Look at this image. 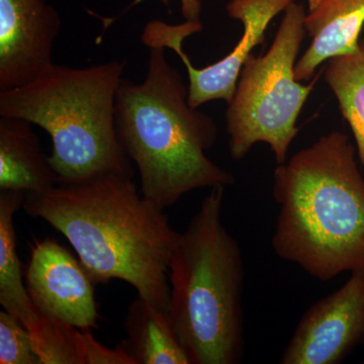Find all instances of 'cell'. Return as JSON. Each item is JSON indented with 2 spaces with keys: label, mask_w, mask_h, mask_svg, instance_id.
Here are the masks:
<instances>
[{
  "label": "cell",
  "mask_w": 364,
  "mask_h": 364,
  "mask_svg": "<svg viewBox=\"0 0 364 364\" xmlns=\"http://www.w3.org/2000/svg\"><path fill=\"white\" fill-rule=\"evenodd\" d=\"M23 208L63 234L93 284L128 282L140 298L168 309L169 262L178 232L133 176L107 173L28 193Z\"/></svg>",
  "instance_id": "cell-1"
},
{
  "label": "cell",
  "mask_w": 364,
  "mask_h": 364,
  "mask_svg": "<svg viewBox=\"0 0 364 364\" xmlns=\"http://www.w3.org/2000/svg\"><path fill=\"white\" fill-rule=\"evenodd\" d=\"M343 132L321 136L273 173L280 259L321 282L364 268V174Z\"/></svg>",
  "instance_id": "cell-2"
},
{
  "label": "cell",
  "mask_w": 364,
  "mask_h": 364,
  "mask_svg": "<svg viewBox=\"0 0 364 364\" xmlns=\"http://www.w3.org/2000/svg\"><path fill=\"white\" fill-rule=\"evenodd\" d=\"M116 128L138 168L141 193L163 210L196 189L235 183L231 172L208 157L217 142V124L188 104V85L169 63L164 48H149L143 82L122 81Z\"/></svg>",
  "instance_id": "cell-3"
},
{
  "label": "cell",
  "mask_w": 364,
  "mask_h": 364,
  "mask_svg": "<svg viewBox=\"0 0 364 364\" xmlns=\"http://www.w3.org/2000/svg\"><path fill=\"white\" fill-rule=\"evenodd\" d=\"M224 186L210 188L169 262L170 320L191 364H236L244 354V259L222 222Z\"/></svg>",
  "instance_id": "cell-4"
},
{
  "label": "cell",
  "mask_w": 364,
  "mask_h": 364,
  "mask_svg": "<svg viewBox=\"0 0 364 364\" xmlns=\"http://www.w3.org/2000/svg\"><path fill=\"white\" fill-rule=\"evenodd\" d=\"M124 68L119 60L82 68L53 63L26 85L0 91V117L26 119L49 134L57 183L133 176L116 128Z\"/></svg>",
  "instance_id": "cell-5"
},
{
  "label": "cell",
  "mask_w": 364,
  "mask_h": 364,
  "mask_svg": "<svg viewBox=\"0 0 364 364\" xmlns=\"http://www.w3.org/2000/svg\"><path fill=\"white\" fill-rule=\"evenodd\" d=\"M306 16L304 6L293 2L269 50L259 57L251 54L244 64L226 112L232 159H243L255 144L267 143L277 165L287 162L299 133L296 121L318 78L301 85L294 73Z\"/></svg>",
  "instance_id": "cell-6"
},
{
  "label": "cell",
  "mask_w": 364,
  "mask_h": 364,
  "mask_svg": "<svg viewBox=\"0 0 364 364\" xmlns=\"http://www.w3.org/2000/svg\"><path fill=\"white\" fill-rule=\"evenodd\" d=\"M294 0H230L227 13L241 21L243 35L233 50L212 65L196 68L183 50L186 38L202 32L200 21H186L170 25L159 20L150 21L144 28L141 40L146 47H161L178 55L186 65L188 77V104L193 109L213 100L231 102L237 81L254 48L262 44L270 21L286 11Z\"/></svg>",
  "instance_id": "cell-7"
},
{
  "label": "cell",
  "mask_w": 364,
  "mask_h": 364,
  "mask_svg": "<svg viewBox=\"0 0 364 364\" xmlns=\"http://www.w3.org/2000/svg\"><path fill=\"white\" fill-rule=\"evenodd\" d=\"M301 318L282 364H340L364 344V268Z\"/></svg>",
  "instance_id": "cell-8"
},
{
  "label": "cell",
  "mask_w": 364,
  "mask_h": 364,
  "mask_svg": "<svg viewBox=\"0 0 364 364\" xmlns=\"http://www.w3.org/2000/svg\"><path fill=\"white\" fill-rule=\"evenodd\" d=\"M25 284L40 313L78 329L97 328L95 284L80 261L51 239L36 240L31 247Z\"/></svg>",
  "instance_id": "cell-9"
},
{
  "label": "cell",
  "mask_w": 364,
  "mask_h": 364,
  "mask_svg": "<svg viewBox=\"0 0 364 364\" xmlns=\"http://www.w3.org/2000/svg\"><path fill=\"white\" fill-rule=\"evenodd\" d=\"M60 31L58 11L45 0H0V91L26 85L54 63Z\"/></svg>",
  "instance_id": "cell-10"
},
{
  "label": "cell",
  "mask_w": 364,
  "mask_h": 364,
  "mask_svg": "<svg viewBox=\"0 0 364 364\" xmlns=\"http://www.w3.org/2000/svg\"><path fill=\"white\" fill-rule=\"evenodd\" d=\"M306 35L312 39L294 67L299 81L310 80L324 62L358 50L364 26V0H322L306 13Z\"/></svg>",
  "instance_id": "cell-11"
},
{
  "label": "cell",
  "mask_w": 364,
  "mask_h": 364,
  "mask_svg": "<svg viewBox=\"0 0 364 364\" xmlns=\"http://www.w3.org/2000/svg\"><path fill=\"white\" fill-rule=\"evenodd\" d=\"M57 184L33 124L0 117V191L41 193Z\"/></svg>",
  "instance_id": "cell-12"
},
{
  "label": "cell",
  "mask_w": 364,
  "mask_h": 364,
  "mask_svg": "<svg viewBox=\"0 0 364 364\" xmlns=\"http://www.w3.org/2000/svg\"><path fill=\"white\" fill-rule=\"evenodd\" d=\"M124 329L127 338L117 346L135 364H191L167 310L147 299L132 301Z\"/></svg>",
  "instance_id": "cell-13"
},
{
  "label": "cell",
  "mask_w": 364,
  "mask_h": 364,
  "mask_svg": "<svg viewBox=\"0 0 364 364\" xmlns=\"http://www.w3.org/2000/svg\"><path fill=\"white\" fill-rule=\"evenodd\" d=\"M26 196L21 191H0V304L31 331L40 313L23 282L14 224V215L23 207Z\"/></svg>",
  "instance_id": "cell-14"
},
{
  "label": "cell",
  "mask_w": 364,
  "mask_h": 364,
  "mask_svg": "<svg viewBox=\"0 0 364 364\" xmlns=\"http://www.w3.org/2000/svg\"><path fill=\"white\" fill-rule=\"evenodd\" d=\"M324 77L350 128L359 163L364 170V39L358 50L328 60Z\"/></svg>",
  "instance_id": "cell-15"
},
{
  "label": "cell",
  "mask_w": 364,
  "mask_h": 364,
  "mask_svg": "<svg viewBox=\"0 0 364 364\" xmlns=\"http://www.w3.org/2000/svg\"><path fill=\"white\" fill-rule=\"evenodd\" d=\"M28 332L42 364H85L78 328L40 313L37 324Z\"/></svg>",
  "instance_id": "cell-16"
},
{
  "label": "cell",
  "mask_w": 364,
  "mask_h": 364,
  "mask_svg": "<svg viewBox=\"0 0 364 364\" xmlns=\"http://www.w3.org/2000/svg\"><path fill=\"white\" fill-rule=\"evenodd\" d=\"M0 363L42 364L28 328L6 311L0 313Z\"/></svg>",
  "instance_id": "cell-17"
},
{
  "label": "cell",
  "mask_w": 364,
  "mask_h": 364,
  "mask_svg": "<svg viewBox=\"0 0 364 364\" xmlns=\"http://www.w3.org/2000/svg\"><path fill=\"white\" fill-rule=\"evenodd\" d=\"M78 343L85 364H135L119 346L109 349L91 335L90 330L78 329Z\"/></svg>",
  "instance_id": "cell-18"
},
{
  "label": "cell",
  "mask_w": 364,
  "mask_h": 364,
  "mask_svg": "<svg viewBox=\"0 0 364 364\" xmlns=\"http://www.w3.org/2000/svg\"><path fill=\"white\" fill-rule=\"evenodd\" d=\"M168 4L169 0H162ZM181 14L186 21H200L202 2L200 0H181Z\"/></svg>",
  "instance_id": "cell-19"
},
{
  "label": "cell",
  "mask_w": 364,
  "mask_h": 364,
  "mask_svg": "<svg viewBox=\"0 0 364 364\" xmlns=\"http://www.w3.org/2000/svg\"><path fill=\"white\" fill-rule=\"evenodd\" d=\"M322 2V0H308L309 11H313Z\"/></svg>",
  "instance_id": "cell-20"
}]
</instances>
